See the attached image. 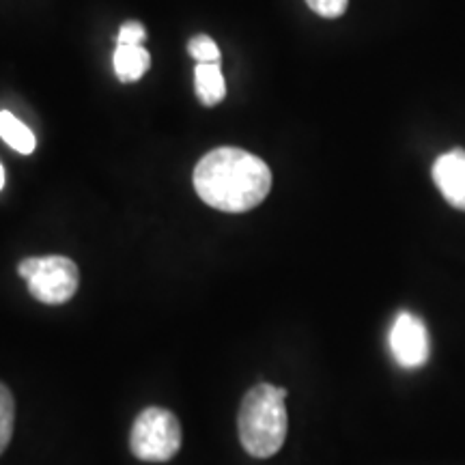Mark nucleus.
Masks as SVG:
<instances>
[{"instance_id":"1","label":"nucleus","mask_w":465,"mask_h":465,"mask_svg":"<svg viewBox=\"0 0 465 465\" xmlns=\"http://www.w3.org/2000/svg\"><path fill=\"white\" fill-rule=\"evenodd\" d=\"M194 190L209 207L243 213L259 207L272 190V171L259 155L220 147L203 155L194 168Z\"/></svg>"},{"instance_id":"2","label":"nucleus","mask_w":465,"mask_h":465,"mask_svg":"<svg viewBox=\"0 0 465 465\" xmlns=\"http://www.w3.org/2000/svg\"><path fill=\"white\" fill-rule=\"evenodd\" d=\"M284 399L287 391L272 383H259L246 392L240 407L237 429L248 455L270 459L282 449L289 429Z\"/></svg>"},{"instance_id":"3","label":"nucleus","mask_w":465,"mask_h":465,"mask_svg":"<svg viewBox=\"0 0 465 465\" xmlns=\"http://www.w3.org/2000/svg\"><path fill=\"white\" fill-rule=\"evenodd\" d=\"M17 274L28 284V293L42 304H65L80 284L78 265L69 257H28L17 265Z\"/></svg>"},{"instance_id":"4","label":"nucleus","mask_w":465,"mask_h":465,"mask_svg":"<svg viewBox=\"0 0 465 465\" xmlns=\"http://www.w3.org/2000/svg\"><path fill=\"white\" fill-rule=\"evenodd\" d=\"M134 457L149 463H166L182 449V424L173 411L147 407L138 414L130 433Z\"/></svg>"},{"instance_id":"5","label":"nucleus","mask_w":465,"mask_h":465,"mask_svg":"<svg viewBox=\"0 0 465 465\" xmlns=\"http://www.w3.org/2000/svg\"><path fill=\"white\" fill-rule=\"evenodd\" d=\"M388 342H391L392 358L403 369H420L431 356L427 325L422 323L420 317L411 315V312H401L394 319Z\"/></svg>"},{"instance_id":"6","label":"nucleus","mask_w":465,"mask_h":465,"mask_svg":"<svg viewBox=\"0 0 465 465\" xmlns=\"http://www.w3.org/2000/svg\"><path fill=\"white\" fill-rule=\"evenodd\" d=\"M433 182L452 207L465 212V149H450L435 160Z\"/></svg>"},{"instance_id":"7","label":"nucleus","mask_w":465,"mask_h":465,"mask_svg":"<svg viewBox=\"0 0 465 465\" xmlns=\"http://www.w3.org/2000/svg\"><path fill=\"white\" fill-rule=\"evenodd\" d=\"M113 65L121 83H138L149 72L151 54L144 45H116Z\"/></svg>"},{"instance_id":"8","label":"nucleus","mask_w":465,"mask_h":465,"mask_svg":"<svg viewBox=\"0 0 465 465\" xmlns=\"http://www.w3.org/2000/svg\"><path fill=\"white\" fill-rule=\"evenodd\" d=\"M194 91L203 106H216V104L224 100L226 83L223 69H220V63H212V65H201V63H196Z\"/></svg>"},{"instance_id":"9","label":"nucleus","mask_w":465,"mask_h":465,"mask_svg":"<svg viewBox=\"0 0 465 465\" xmlns=\"http://www.w3.org/2000/svg\"><path fill=\"white\" fill-rule=\"evenodd\" d=\"M0 138L22 155H31L35 147H37L35 134L15 114H11L9 110L0 113Z\"/></svg>"},{"instance_id":"10","label":"nucleus","mask_w":465,"mask_h":465,"mask_svg":"<svg viewBox=\"0 0 465 465\" xmlns=\"http://www.w3.org/2000/svg\"><path fill=\"white\" fill-rule=\"evenodd\" d=\"M14 420H15V403L11 397L9 388L0 383V455L9 446L11 435H14Z\"/></svg>"},{"instance_id":"11","label":"nucleus","mask_w":465,"mask_h":465,"mask_svg":"<svg viewBox=\"0 0 465 465\" xmlns=\"http://www.w3.org/2000/svg\"><path fill=\"white\" fill-rule=\"evenodd\" d=\"M188 52L190 56L194 58L201 65H212V63H220V50L218 44L213 42L209 35H196L188 42Z\"/></svg>"},{"instance_id":"12","label":"nucleus","mask_w":465,"mask_h":465,"mask_svg":"<svg viewBox=\"0 0 465 465\" xmlns=\"http://www.w3.org/2000/svg\"><path fill=\"white\" fill-rule=\"evenodd\" d=\"M147 39V31L141 22L130 20L125 25H121L119 35H116V45H143Z\"/></svg>"},{"instance_id":"13","label":"nucleus","mask_w":465,"mask_h":465,"mask_svg":"<svg viewBox=\"0 0 465 465\" xmlns=\"http://www.w3.org/2000/svg\"><path fill=\"white\" fill-rule=\"evenodd\" d=\"M306 5L322 17H341L347 11L349 0H306Z\"/></svg>"},{"instance_id":"14","label":"nucleus","mask_w":465,"mask_h":465,"mask_svg":"<svg viewBox=\"0 0 465 465\" xmlns=\"http://www.w3.org/2000/svg\"><path fill=\"white\" fill-rule=\"evenodd\" d=\"M5 188V168H3V164H0V190Z\"/></svg>"}]
</instances>
